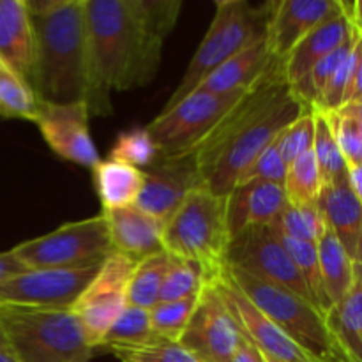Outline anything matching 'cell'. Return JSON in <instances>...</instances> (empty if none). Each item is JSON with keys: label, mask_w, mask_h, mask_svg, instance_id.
<instances>
[{"label": "cell", "mask_w": 362, "mask_h": 362, "mask_svg": "<svg viewBox=\"0 0 362 362\" xmlns=\"http://www.w3.org/2000/svg\"><path fill=\"white\" fill-rule=\"evenodd\" d=\"M180 0H85L90 115H110V94L154 80Z\"/></svg>", "instance_id": "cell-1"}, {"label": "cell", "mask_w": 362, "mask_h": 362, "mask_svg": "<svg viewBox=\"0 0 362 362\" xmlns=\"http://www.w3.org/2000/svg\"><path fill=\"white\" fill-rule=\"evenodd\" d=\"M306 110L290 90L278 60L193 152L205 186L226 197L247 166Z\"/></svg>", "instance_id": "cell-2"}, {"label": "cell", "mask_w": 362, "mask_h": 362, "mask_svg": "<svg viewBox=\"0 0 362 362\" xmlns=\"http://www.w3.org/2000/svg\"><path fill=\"white\" fill-rule=\"evenodd\" d=\"M34 28L32 90L39 101H85L88 85L85 0H27Z\"/></svg>", "instance_id": "cell-3"}, {"label": "cell", "mask_w": 362, "mask_h": 362, "mask_svg": "<svg viewBox=\"0 0 362 362\" xmlns=\"http://www.w3.org/2000/svg\"><path fill=\"white\" fill-rule=\"evenodd\" d=\"M228 244L226 197L214 194L205 184L187 194L163 230V251L200 265L207 281L225 272Z\"/></svg>", "instance_id": "cell-4"}, {"label": "cell", "mask_w": 362, "mask_h": 362, "mask_svg": "<svg viewBox=\"0 0 362 362\" xmlns=\"http://www.w3.org/2000/svg\"><path fill=\"white\" fill-rule=\"evenodd\" d=\"M0 331L20 362H88L94 354L71 308L0 306Z\"/></svg>", "instance_id": "cell-5"}, {"label": "cell", "mask_w": 362, "mask_h": 362, "mask_svg": "<svg viewBox=\"0 0 362 362\" xmlns=\"http://www.w3.org/2000/svg\"><path fill=\"white\" fill-rule=\"evenodd\" d=\"M226 274L243 296L278 325L293 343L317 362H343L325 325V317L304 297L262 281L240 269L226 265Z\"/></svg>", "instance_id": "cell-6"}, {"label": "cell", "mask_w": 362, "mask_h": 362, "mask_svg": "<svg viewBox=\"0 0 362 362\" xmlns=\"http://www.w3.org/2000/svg\"><path fill=\"white\" fill-rule=\"evenodd\" d=\"M271 2L255 7L247 0H218L207 34L194 52L186 73L163 110L186 98L211 71L265 34Z\"/></svg>", "instance_id": "cell-7"}, {"label": "cell", "mask_w": 362, "mask_h": 362, "mask_svg": "<svg viewBox=\"0 0 362 362\" xmlns=\"http://www.w3.org/2000/svg\"><path fill=\"white\" fill-rule=\"evenodd\" d=\"M244 92L212 94L193 90L172 108L163 110L148 126H145L158 148L156 159L193 154L228 110L243 98Z\"/></svg>", "instance_id": "cell-8"}, {"label": "cell", "mask_w": 362, "mask_h": 362, "mask_svg": "<svg viewBox=\"0 0 362 362\" xmlns=\"http://www.w3.org/2000/svg\"><path fill=\"white\" fill-rule=\"evenodd\" d=\"M11 253L27 269H76L101 264L110 253L103 212L81 221L64 223L53 232L14 246Z\"/></svg>", "instance_id": "cell-9"}, {"label": "cell", "mask_w": 362, "mask_h": 362, "mask_svg": "<svg viewBox=\"0 0 362 362\" xmlns=\"http://www.w3.org/2000/svg\"><path fill=\"white\" fill-rule=\"evenodd\" d=\"M134 264L136 262L112 251L71 306L85 339L94 350L101 349L103 338L127 306V285Z\"/></svg>", "instance_id": "cell-10"}, {"label": "cell", "mask_w": 362, "mask_h": 362, "mask_svg": "<svg viewBox=\"0 0 362 362\" xmlns=\"http://www.w3.org/2000/svg\"><path fill=\"white\" fill-rule=\"evenodd\" d=\"M218 279L205 283L189 324L179 339L180 345L204 362H230L244 341L243 329L226 304Z\"/></svg>", "instance_id": "cell-11"}, {"label": "cell", "mask_w": 362, "mask_h": 362, "mask_svg": "<svg viewBox=\"0 0 362 362\" xmlns=\"http://www.w3.org/2000/svg\"><path fill=\"white\" fill-rule=\"evenodd\" d=\"M226 265L240 269L262 281L283 286L311 303L299 271L279 240L274 223L246 228L233 235L226 251Z\"/></svg>", "instance_id": "cell-12"}, {"label": "cell", "mask_w": 362, "mask_h": 362, "mask_svg": "<svg viewBox=\"0 0 362 362\" xmlns=\"http://www.w3.org/2000/svg\"><path fill=\"white\" fill-rule=\"evenodd\" d=\"M101 264L76 269H28L0 281V306L67 310L87 288Z\"/></svg>", "instance_id": "cell-13"}, {"label": "cell", "mask_w": 362, "mask_h": 362, "mask_svg": "<svg viewBox=\"0 0 362 362\" xmlns=\"http://www.w3.org/2000/svg\"><path fill=\"white\" fill-rule=\"evenodd\" d=\"M88 117L90 113L85 101L66 105L39 101L34 122L46 145L59 158L92 170L101 158L90 136Z\"/></svg>", "instance_id": "cell-14"}, {"label": "cell", "mask_w": 362, "mask_h": 362, "mask_svg": "<svg viewBox=\"0 0 362 362\" xmlns=\"http://www.w3.org/2000/svg\"><path fill=\"white\" fill-rule=\"evenodd\" d=\"M200 184H204V179L193 154L156 159L144 170V187L134 207L166 223Z\"/></svg>", "instance_id": "cell-15"}, {"label": "cell", "mask_w": 362, "mask_h": 362, "mask_svg": "<svg viewBox=\"0 0 362 362\" xmlns=\"http://www.w3.org/2000/svg\"><path fill=\"white\" fill-rule=\"evenodd\" d=\"M341 0H279L271 2L265 39L271 55L285 60L311 30L334 16Z\"/></svg>", "instance_id": "cell-16"}, {"label": "cell", "mask_w": 362, "mask_h": 362, "mask_svg": "<svg viewBox=\"0 0 362 362\" xmlns=\"http://www.w3.org/2000/svg\"><path fill=\"white\" fill-rule=\"evenodd\" d=\"M361 28V2L341 0L339 13L311 30L283 60V74L288 87L303 80L315 64L341 48Z\"/></svg>", "instance_id": "cell-17"}, {"label": "cell", "mask_w": 362, "mask_h": 362, "mask_svg": "<svg viewBox=\"0 0 362 362\" xmlns=\"http://www.w3.org/2000/svg\"><path fill=\"white\" fill-rule=\"evenodd\" d=\"M218 285L226 304L235 315L244 336L260 350L265 359L272 362H317L243 296V292L228 278L226 269L218 279Z\"/></svg>", "instance_id": "cell-18"}, {"label": "cell", "mask_w": 362, "mask_h": 362, "mask_svg": "<svg viewBox=\"0 0 362 362\" xmlns=\"http://www.w3.org/2000/svg\"><path fill=\"white\" fill-rule=\"evenodd\" d=\"M286 205L281 184L251 180L237 184L226 194V221L230 239L253 226H267L278 221Z\"/></svg>", "instance_id": "cell-19"}, {"label": "cell", "mask_w": 362, "mask_h": 362, "mask_svg": "<svg viewBox=\"0 0 362 362\" xmlns=\"http://www.w3.org/2000/svg\"><path fill=\"white\" fill-rule=\"evenodd\" d=\"M108 228L112 251L124 255L129 260L140 262L151 255L163 251L165 223L145 214L138 207L103 211Z\"/></svg>", "instance_id": "cell-20"}, {"label": "cell", "mask_w": 362, "mask_h": 362, "mask_svg": "<svg viewBox=\"0 0 362 362\" xmlns=\"http://www.w3.org/2000/svg\"><path fill=\"white\" fill-rule=\"evenodd\" d=\"M278 59L271 55L267 48L265 34L251 42L239 53L216 67L198 83L194 90L212 92V94H230V92H244L262 80Z\"/></svg>", "instance_id": "cell-21"}, {"label": "cell", "mask_w": 362, "mask_h": 362, "mask_svg": "<svg viewBox=\"0 0 362 362\" xmlns=\"http://www.w3.org/2000/svg\"><path fill=\"white\" fill-rule=\"evenodd\" d=\"M318 207L325 223L334 232L352 262L361 264L362 200L350 191L345 173L334 182L322 187Z\"/></svg>", "instance_id": "cell-22"}, {"label": "cell", "mask_w": 362, "mask_h": 362, "mask_svg": "<svg viewBox=\"0 0 362 362\" xmlns=\"http://www.w3.org/2000/svg\"><path fill=\"white\" fill-rule=\"evenodd\" d=\"M0 59L32 87L35 46L27 0H0Z\"/></svg>", "instance_id": "cell-23"}, {"label": "cell", "mask_w": 362, "mask_h": 362, "mask_svg": "<svg viewBox=\"0 0 362 362\" xmlns=\"http://www.w3.org/2000/svg\"><path fill=\"white\" fill-rule=\"evenodd\" d=\"M325 325L343 362H362V272L349 292L329 308Z\"/></svg>", "instance_id": "cell-24"}, {"label": "cell", "mask_w": 362, "mask_h": 362, "mask_svg": "<svg viewBox=\"0 0 362 362\" xmlns=\"http://www.w3.org/2000/svg\"><path fill=\"white\" fill-rule=\"evenodd\" d=\"M92 179L103 211H113L136 204L144 187V170L106 159L92 168Z\"/></svg>", "instance_id": "cell-25"}, {"label": "cell", "mask_w": 362, "mask_h": 362, "mask_svg": "<svg viewBox=\"0 0 362 362\" xmlns=\"http://www.w3.org/2000/svg\"><path fill=\"white\" fill-rule=\"evenodd\" d=\"M315 246H317L318 267H320L325 296L332 306L349 292L354 278L362 272V267L361 264L352 262V258L346 255L345 247L341 246L334 232L329 228L327 223H325L324 232H322L320 239L317 240Z\"/></svg>", "instance_id": "cell-26"}, {"label": "cell", "mask_w": 362, "mask_h": 362, "mask_svg": "<svg viewBox=\"0 0 362 362\" xmlns=\"http://www.w3.org/2000/svg\"><path fill=\"white\" fill-rule=\"evenodd\" d=\"M361 73H362V34L354 37L352 46L345 59L339 62L336 71L332 73L324 94H322L320 105L315 110L318 112H334L339 106L346 103L362 101L361 98Z\"/></svg>", "instance_id": "cell-27"}, {"label": "cell", "mask_w": 362, "mask_h": 362, "mask_svg": "<svg viewBox=\"0 0 362 362\" xmlns=\"http://www.w3.org/2000/svg\"><path fill=\"white\" fill-rule=\"evenodd\" d=\"M168 264L170 257L165 251L151 255L134 264L129 285H127V304L129 306L152 310L159 303V293H161L163 279L168 271Z\"/></svg>", "instance_id": "cell-28"}, {"label": "cell", "mask_w": 362, "mask_h": 362, "mask_svg": "<svg viewBox=\"0 0 362 362\" xmlns=\"http://www.w3.org/2000/svg\"><path fill=\"white\" fill-rule=\"evenodd\" d=\"M274 228L276 232H278V237L279 240H281L283 247H285L288 257L292 258L293 265H296L297 271H299L300 279H303L304 286H306L308 293H310L311 303H313V306L325 317V313H327L329 308H331V303H329L327 296H325L324 283H322L320 267H318L317 246L285 235V233L279 232L276 223Z\"/></svg>", "instance_id": "cell-29"}, {"label": "cell", "mask_w": 362, "mask_h": 362, "mask_svg": "<svg viewBox=\"0 0 362 362\" xmlns=\"http://www.w3.org/2000/svg\"><path fill=\"white\" fill-rule=\"evenodd\" d=\"M39 99L21 74L0 59V117L34 122Z\"/></svg>", "instance_id": "cell-30"}, {"label": "cell", "mask_w": 362, "mask_h": 362, "mask_svg": "<svg viewBox=\"0 0 362 362\" xmlns=\"http://www.w3.org/2000/svg\"><path fill=\"white\" fill-rule=\"evenodd\" d=\"M158 339L159 338L151 327L148 310H141V308L127 304L120 317L115 320V324L110 327V331L103 338L101 349H136V346L151 345Z\"/></svg>", "instance_id": "cell-31"}, {"label": "cell", "mask_w": 362, "mask_h": 362, "mask_svg": "<svg viewBox=\"0 0 362 362\" xmlns=\"http://www.w3.org/2000/svg\"><path fill=\"white\" fill-rule=\"evenodd\" d=\"M322 179L315 161L313 151L304 152L292 161L286 168L283 191L286 204L290 205H313L318 204L322 193Z\"/></svg>", "instance_id": "cell-32"}, {"label": "cell", "mask_w": 362, "mask_h": 362, "mask_svg": "<svg viewBox=\"0 0 362 362\" xmlns=\"http://www.w3.org/2000/svg\"><path fill=\"white\" fill-rule=\"evenodd\" d=\"M325 115L345 165H362V101L346 103Z\"/></svg>", "instance_id": "cell-33"}, {"label": "cell", "mask_w": 362, "mask_h": 362, "mask_svg": "<svg viewBox=\"0 0 362 362\" xmlns=\"http://www.w3.org/2000/svg\"><path fill=\"white\" fill-rule=\"evenodd\" d=\"M320 172L322 186L334 182L345 173V159L336 144L334 133L324 112L313 110V147H311Z\"/></svg>", "instance_id": "cell-34"}, {"label": "cell", "mask_w": 362, "mask_h": 362, "mask_svg": "<svg viewBox=\"0 0 362 362\" xmlns=\"http://www.w3.org/2000/svg\"><path fill=\"white\" fill-rule=\"evenodd\" d=\"M205 283H207V276L200 265L189 260H182V258L170 257L168 271L163 279L161 293H159V303H170V300H180L197 296L202 292Z\"/></svg>", "instance_id": "cell-35"}, {"label": "cell", "mask_w": 362, "mask_h": 362, "mask_svg": "<svg viewBox=\"0 0 362 362\" xmlns=\"http://www.w3.org/2000/svg\"><path fill=\"white\" fill-rule=\"evenodd\" d=\"M198 297L200 293L187 297V299L158 303L152 310H148L151 327L154 334L166 341H179L189 324L194 308H197Z\"/></svg>", "instance_id": "cell-36"}, {"label": "cell", "mask_w": 362, "mask_h": 362, "mask_svg": "<svg viewBox=\"0 0 362 362\" xmlns=\"http://www.w3.org/2000/svg\"><path fill=\"white\" fill-rule=\"evenodd\" d=\"M158 158V148L147 127H131L117 134L108 152L110 161L124 163L134 168H147Z\"/></svg>", "instance_id": "cell-37"}, {"label": "cell", "mask_w": 362, "mask_h": 362, "mask_svg": "<svg viewBox=\"0 0 362 362\" xmlns=\"http://www.w3.org/2000/svg\"><path fill=\"white\" fill-rule=\"evenodd\" d=\"M281 233L303 243L317 244L325 228V219L318 204L290 205L286 204L281 216L276 221Z\"/></svg>", "instance_id": "cell-38"}, {"label": "cell", "mask_w": 362, "mask_h": 362, "mask_svg": "<svg viewBox=\"0 0 362 362\" xmlns=\"http://www.w3.org/2000/svg\"><path fill=\"white\" fill-rule=\"evenodd\" d=\"M120 362H204L179 341L158 339L136 349L112 350Z\"/></svg>", "instance_id": "cell-39"}, {"label": "cell", "mask_w": 362, "mask_h": 362, "mask_svg": "<svg viewBox=\"0 0 362 362\" xmlns=\"http://www.w3.org/2000/svg\"><path fill=\"white\" fill-rule=\"evenodd\" d=\"M276 147L286 166L296 161L304 152L311 151L313 147V110L303 112L290 126H286L276 138Z\"/></svg>", "instance_id": "cell-40"}, {"label": "cell", "mask_w": 362, "mask_h": 362, "mask_svg": "<svg viewBox=\"0 0 362 362\" xmlns=\"http://www.w3.org/2000/svg\"><path fill=\"white\" fill-rule=\"evenodd\" d=\"M286 168H288V166L285 165L283 158L279 156V151L278 147H276L274 140L250 166H247V170L243 173V177H240L237 184L251 182V180H264V182H274L281 184L283 186Z\"/></svg>", "instance_id": "cell-41"}, {"label": "cell", "mask_w": 362, "mask_h": 362, "mask_svg": "<svg viewBox=\"0 0 362 362\" xmlns=\"http://www.w3.org/2000/svg\"><path fill=\"white\" fill-rule=\"evenodd\" d=\"M25 271H28V269L11 251L0 253V281H6V279L21 274Z\"/></svg>", "instance_id": "cell-42"}, {"label": "cell", "mask_w": 362, "mask_h": 362, "mask_svg": "<svg viewBox=\"0 0 362 362\" xmlns=\"http://www.w3.org/2000/svg\"><path fill=\"white\" fill-rule=\"evenodd\" d=\"M230 362H265V357L262 356L260 350L244 336V341L240 343V346L237 349V352L233 354L232 361Z\"/></svg>", "instance_id": "cell-43"}, {"label": "cell", "mask_w": 362, "mask_h": 362, "mask_svg": "<svg viewBox=\"0 0 362 362\" xmlns=\"http://www.w3.org/2000/svg\"><path fill=\"white\" fill-rule=\"evenodd\" d=\"M345 180L350 191L362 200V165H345Z\"/></svg>", "instance_id": "cell-44"}, {"label": "cell", "mask_w": 362, "mask_h": 362, "mask_svg": "<svg viewBox=\"0 0 362 362\" xmlns=\"http://www.w3.org/2000/svg\"><path fill=\"white\" fill-rule=\"evenodd\" d=\"M0 362H20V361L9 352V349H2L0 350Z\"/></svg>", "instance_id": "cell-45"}, {"label": "cell", "mask_w": 362, "mask_h": 362, "mask_svg": "<svg viewBox=\"0 0 362 362\" xmlns=\"http://www.w3.org/2000/svg\"><path fill=\"white\" fill-rule=\"evenodd\" d=\"M2 349H7V345H6V339H4L2 331H0V350H2Z\"/></svg>", "instance_id": "cell-46"}, {"label": "cell", "mask_w": 362, "mask_h": 362, "mask_svg": "<svg viewBox=\"0 0 362 362\" xmlns=\"http://www.w3.org/2000/svg\"><path fill=\"white\" fill-rule=\"evenodd\" d=\"M265 362H272V361H267V359H265Z\"/></svg>", "instance_id": "cell-47"}]
</instances>
